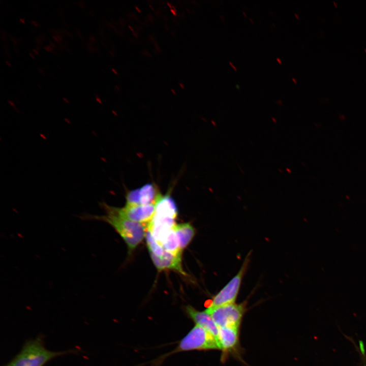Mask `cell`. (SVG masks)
Listing matches in <instances>:
<instances>
[{"label":"cell","instance_id":"cell-1","mask_svg":"<svg viewBox=\"0 0 366 366\" xmlns=\"http://www.w3.org/2000/svg\"><path fill=\"white\" fill-rule=\"evenodd\" d=\"M105 214L95 216L84 214L83 220H96L104 221L112 226L127 243L130 252L134 250L145 236L148 224L132 221L121 214L119 207L105 203H101Z\"/></svg>","mask_w":366,"mask_h":366},{"label":"cell","instance_id":"cell-2","mask_svg":"<svg viewBox=\"0 0 366 366\" xmlns=\"http://www.w3.org/2000/svg\"><path fill=\"white\" fill-rule=\"evenodd\" d=\"M75 350L52 351L44 346L42 336L27 340L20 351L9 362L3 366H44L56 357L76 352Z\"/></svg>","mask_w":366,"mask_h":366},{"label":"cell","instance_id":"cell-3","mask_svg":"<svg viewBox=\"0 0 366 366\" xmlns=\"http://www.w3.org/2000/svg\"><path fill=\"white\" fill-rule=\"evenodd\" d=\"M220 350L217 339L207 330L196 325L180 341L177 351Z\"/></svg>","mask_w":366,"mask_h":366},{"label":"cell","instance_id":"cell-4","mask_svg":"<svg viewBox=\"0 0 366 366\" xmlns=\"http://www.w3.org/2000/svg\"><path fill=\"white\" fill-rule=\"evenodd\" d=\"M205 311L219 328L240 325L246 311V302H234L214 308L207 307Z\"/></svg>","mask_w":366,"mask_h":366},{"label":"cell","instance_id":"cell-5","mask_svg":"<svg viewBox=\"0 0 366 366\" xmlns=\"http://www.w3.org/2000/svg\"><path fill=\"white\" fill-rule=\"evenodd\" d=\"M250 254L249 253L246 257L237 274L212 297L208 307L214 308L235 302L250 262Z\"/></svg>","mask_w":366,"mask_h":366},{"label":"cell","instance_id":"cell-6","mask_svg":"<svg viewBox=\"0 0 366 366\" xmlns=\"http://www.w3.org/2000/svg\"><path fill=\"white\" fill-rule=\"evenodd\" d=\"M162 196L154 183H147L139 188L129 191L126 196V206L156 204Z\"/></svg>","mask_w":366,"mask_h":366},{"label":"cell","instance_id":"cell-7","mask_svg":"<svg viewBox=\"0 0 366 366\" xmlns=\"http://www.w3.org/2000/svg\"><path fill=\"white\" fill-rule=\"evenodd\" d=\"M121 214L128 219L139 223L148 224L152 220L156 204L126 206L119 208Z\"/></svg>","mask_w":366,"mask_h":366},{"label":"cell","instance_id":"cell-8","mask_svg":"<svg viewBox=\"0 0 366 366\" xmlns=\"http://www.w3.org/2000/svg\"><path fill=\"white\" fill-rule=\"evenodd\" d=\"M240 325L219 327L218 343L224 353L235 349L238 343Z\"/></svg>","mask_w":366,"mask_h":366},{"label":"cell","instance_id":"cell-9","mask_svg":"<svg viewBox=\"0 0 366 366\" xmlns=\"http://www.w3.org/2000/svg\"><path fill=\"white\" fill-rule=\"evenodd\" d=\"M152 261L159 270L173 269L186 275L181 266V254L173 255L165 250L160 257L150 253Z\"/></svg>","mask_w":366,"mask_h":366},{"label":"cell","instance_id":"cell-10","mask_svg":"<svg viewBox=\"0 0 366 366\" xmlns=\"http://www.w3.org/2000/svg\"><path fill=\"white\" fill-rule=\"evenodd\" d=\"M186 311L189 316L196 323V325L207 330L216 337L218 341L219 328L205 310L199 311L192 306H188L186 307Z\"/></svg>","mask_w":366,"mask_h":366},{"label":"cell","instance_id":"cell-11","mask_svg":"<svg viewBox=\"0 0 366 366\" xmlns=\"http://www.w3.org/2000/svg\"><path fill=\"white\" fill-rule=\"evenodd\" d=\"M177 209L175 201L169 194L162 195L156 203L155 216L175 219Z\"/></svg>","mask_w":366,"mask_h":366},{"label":"cell","instance_id":"cell-12","mask_svg":"<svg viewBox=\"0 0 366 366\" xmlns=\"http://www.w3.org/2000/svg\"><path fill=\"white\" fill-rule=\"evenodd\" d=\"M179 242V247L182 251L191 242L194 237L195 230L188 223L175 224L173 227Z\"/></svg>","mask_w":366,"mask_h":366},{"label":"cell","instance_id":"cell-13","mask_svg":"<svg viewBox=\"0 0 366 366\" xmlns=\"http://www.w3.org/2000/svg\"><path fill=\"white\" fill-rule=\"evenodd\" d=\"M160 245L166 251L173 255L182 254V250L179 247V240L173 228L162 240Z\"/></svg>","mask_w":366,"mask_h":366},{"label":"cell","instance_id":"cell-14","mask_svg":"<svg viewBox=\"0 0 366 366\" xmlns=\"http://www.w3.org/2000/svg\"><path fill=\"white\" fill-rule=\"evenodd\" d=\"M145 236L149 252L157 256H161L164 254L165 250L155 239L148 228Z\"/></svg>","mask_w":366,"mask_h":366},{"label":"cell","instance_id":"cell-15","mask_svg":"<svg viewBox=\"0 0 366 366\" xmlns=\"http://www.w3.org/2000/svg\"><path fill=\"white\" fill-rule=\"evenodd\" d=\"M52 37L56 41H57V42H59V41H60L62 40V37H61L60 35H56V36H52Z\"/></svg>","mask_w":366,"mask_h":366},{"label":"cell","instance_id":"cell-16","mask_svg":"<svg viewBox=\"0 0 366 366\" xmlns=\"http://www.w3.org/2000/svg\"><path fill=\"white\" fill-rule=\"evenodd\" d=\"M44 48L46 50H47V51H52V48H51L50 46H47L44 47Z\"/></svg>","mask_w":366,"mask_h":366},{"label":"cell","instance_id":"cell-17","mask_svg":"<svg viewBox=\"0 0 366 366\" xmlns=\"http://www.w3.org/2000/svg\"><path fill=\"white\" fill-rule=\"evenodd\" d=\"M229 63L231 65V66L233 67V68L234 69V70L235 71H237L236 68L233 65V64H232V63L231 62H229Z\"/></svg>","mask_w":366,"mask_h":366},{"label":"cell","instance_id":"cell-18","mask_svg":"<svg viewBox=\"0 0 366 366\" xmlns=\"http://www.w3.org/2000/svg\"><path fill=\"white\" fill-rule=\"evenodd\" d=\"M35 40H36V42H37L38 44H40V43H42V42H41V40H40V39L38 38L37 37V38H36V37H35Z\"/></svg>","mask_w":366,"mask_h":366},{"label":"cell","instance_id":"cell-19","mask_svg":"<svg viewBox=\"0 0 366 366\" xmlns=\"http://www.w3.org/2000/svg\"><path fill=\"white\" fill-rule=\"evenodd\" d=\"M89 38H90V40L92 42H95V41L96 40H95L94 37H93V36H90V37H89Z\"/></svg>","mask_w":366,"mask_h":366},{"label":"cell","instance_id":"cell-20","mask_svg":"<svg viewBox=\"0 0 366 366\" xmlns=\"http://www.w3.org/2000/svg\"><path fill=\"white\" fill-rule=\"evenodd\" d=\"M363 359H364V360H363V362L364 363H363V366H366V359H365V356H363Z\"/></svg>","mask_w":366,"mask_h":366},{"label":"cell","instance_id":"cell-21","mask_svg":"<svg viewBox=\"0 0 366 366\" xmlns=\"http://www.w3.org/2000/svg\"><path fill=\"white\" fill-rule=\"evenodd\" d=\"M32 22L34 25L39 26V23L37 21H32Z\"/></svg>","mask_w":366,"mask_h":366},{"label":"cell","instance_id":"cell-22","mask_svg":"<svg viewBox=\"0 0 366 366\" xmlns=\"http://www.w3.org/2000/svg\"><path fill=\"white\" fill-rule=\"evenodd\" d=\"M65 32H66V34H68L69 36H70V37H72V34H71V33H70V32H69L67 31V30H65Z\"/></svg>","mask_w":366,"mask_h":366},{"label":"cell","instance_id":"cell-23","mask_svg":"<svg viewBox=\"0 0 366 366\" xmlns=\"http://www.w3.org/2000/svg\"><path fill=\"white\" fill-rule=\"evenodd\" d=\"M50 45L53 47H55V44L51 42H50Z\"/></svg>","mask_w":366,"mask_h":366},{"label":"cell","instance_id":"cell-24","mask_svg":"<svg viewBox=\"0 0 366 366\" xmlns=\"http://www.w3.org/2000/svg\"><path fill=\"white\" fill-rule=\"evenodd\" d=\"M277 60H278V62L279 63H280V64H282L281 60L280 58H277Z\"/></svg>","mask_w":366,"mask_h":366},{"label":"cell","instance_id":"cell-25","mask_svg":"<svg viewBox=\"0 0 366 366\" xmlns=\"http://www.w3.org/2000/svg\"><path fill=\"white\" fill-rule=\"evenodd\" d=\"M38 70H39L42 74H44V72L42 71V70L41 69H40V68H38Z\"/></svg>","mask_w":366,"mask_h":366},{"label":"cell","instance_id":"cell-26","mask_svg":"<svg viewBox=\"0 0 366 366\" xmlns=\"http://www.w3.org/2000/svg\"><path fill=\"white\" fill-rule=\"evenodd\" d=\"M292 80L293 81V82H294V83H297L296 80H295L294 78H292Z\"/></svg>","mask_w":366,"mask_h":366},{"label":"cell","instance_id":"cell-27","mask_svg":"<svg viewBox=\"0 0 366 366\" xmlns=\"http://www.w3.org/2000/svg\"><path fill=\"white\" fill-rule=\"evenodd\" d=\"M294 15L295 16V17H296L297 19H299L298 16L297 14H296V13H295V14H294Z\"/></svg>","mask_w":366,"mask_h":366},{"label":"cell","instance_id":"cell-28","mask_svg":"<svg viewBox=\"0 0 366 366\" xmlns=\"http://www.w3.org/2000/svg\"><path fill=\"white\" fill-rule=\"evenodd\" d=\"M277 102V103H280V104H282V101H280V100L278 101Z\"/></svg>","mask_w":366,"mask_h":366},{"label":"cell","instance_id":"cell-29","mask_svg":"<svg viewBox=\"0 0 366 366\" xmlns=\"http://www.w3.org/2000/svg\"><path fill=\"white\" fill-rule=\"evenodd\" d=\"M23 20L24 19H21V18L20 19V21H21L22 23H24V21H23Z\"/></svg>","mask_w":366,"mask_h":366},{"label":"cell","instance_id":"cell-30","mask_svg":"<svg viewBox=\"0 0 366 366\" xmlns=\"http://www.w3.org/2000/svg\"><path fill=\"white\" fill-rule=\"evenodd\" d=\"M33 51H34L36 54H38V52H37L35 49H33Z\"/></svg>","mask_w":366,"mask_h":366},{"label":"cell","instance_id":"cell-31","mask_svg":"<svg viewBox=\"0 0 366 366\" xmlns=\"http://www.w3.org/2000/svg\"><path fill=\"white\" fill-rule=\"evenodd\" d=\"M6 62L8 65H9V66H11L10 64L8 61H6Z\"/></svg>","mask_w":366,"mask_h":366},{"label":"cell","instance_id":"cell-32","mask_svg":"<svg viewBox=\"0 0 366 366\" xmlns=\"http://www.w3.org/2000/svg\"><path fill=\"white\" fill-rule=\"evenodd\" d=\"M29 55H30L32 57L34 58L33 55L31 53H29Z\"/></svg>","mask_w":366,"mask_h":366},{"label":"cell","instance_id":"cell-33","mask_svg":"<svg viewBox=\"0 0 366 366\" xmlns=\"http://www.w3.org/2000/svg\"><path fill=\"white\" fill-rule=\"evenodd\" d=\"M249 19L250 20V21H251L252 22H253V20L252 19L249 18Z\"/></svg>","mask_w":366,"mask_h":366},{"label":"cell","instance_id":"cell-34","mask_svg":"<svg viewBox=\"0 0 366 366\" xmlns=\"http://www.w3.org/2000/svg\"><path fill=\"white\" fill-rule=\"evenodd\" d=\"M242 13H243V14L245 15V16L246 17L247 15H246V13H245L244 12H243Z\"/></svg>","mask_w":366,"mask_h":366},{"label":"cell","instance_id":"cell-35","mask_svg":"<svg viewBox=\"0 0 366 366\" xmlns=\"http://www.w3.org/2000/svg\"><path fill=\"white\" fill-rule=\"evenodd\" d=\"M112 70L115 72V74H117V73L116 72V71H115L113 69H112Z\"/></svg>","mask_w":366,"mask_h":366},{"label":"cell","instance_id":"cell-36","mask_svg":"<svg viewBox=\"0 0 366 366\" xmlns=\"http://www.w3.org/2000/svg\"><path fill=\"white\" fill-rule=\"evenodd\" d=\"M236 87H237L238 88H239V87L238 86V85H236Z\"/></svg>","mask_w":366,"mask_h":366},{"label":"cell","instance_id":"cell-37","mask_svg":"<svg viewBox=\"0 0 366 366\" xmlns=\"http://www.w3.org/2000/svg\"><path fill=\"white\" fill-rule=\"evenodd\" d=\"M333 4H334V5H335L336 7L337 6V5L336 4V3H335L334 2H333Z\"/></svg>","mask_w":366,"mask_h":366},{"label":"cell","instance_id":"cell-38","mask_svg":"<svg viewBox=\"0 0 366 366\" xmlns=\"http://www.w3.org/2000/svg\"><path fill=\"white\" fill-rule=\"evenodd\" d=\"M364 50H365V51L366 52V49H364Z\"/></svg>","mask_w":366,"mask_h":366}]
</instances>
